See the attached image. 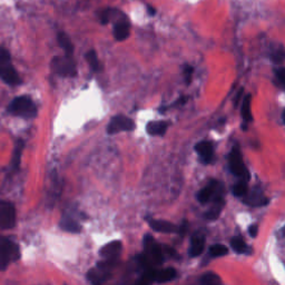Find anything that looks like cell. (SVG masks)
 I'll return each instance as SVG.
<instances>
[{
  "instance_id": "8992f818",
  "label": "cell",
  "mask_w": 285,
  "mask_h": 285,
  "mask_svg": "<svg viewBox=\"0 0 285 285\" xmlns=\"http://www.w3.org/2000/svg\"><path fill=\"white\" fill-rule=\"evenodd\" d=\"M54 70L60 76L74 77L76 75V64L70 56H59L53 59Z\"/></svg>"
},
{
  "instance_id": "f546056e",
  "label": "cell",
  "mask_w": 285,
  "mask_h": 285,
  "mask_svg": "<svg viewBox=\"0 0 285 285\" xmlns=\"http://www.w3.org/2000/svg\"><path fill=\"white\" fill-rule=\"evenodd\" d=\"M193 67L186 65L184 67V77H185V81L187 84H190L192 81V76H193Z\"/></svg>"
},
{
  "instance_id": "4316f807",
  "label": "cell",
  "mask_w": 285,
  "mask_h": 285,
  "mask_svg": "<svg viewBox=\"0 0 285 285\" xmlns=\"http://www.w3.org/2000/svg\"><path fill=\"white\" fill-rule=\"evenodd\" d=\"M209 254L212 258H221L227 254V247L222 244H215L209 248Z\"/></svg>"
},
{
  "instance_id": "7402d4cb",
  "label": "cell",
  "mask_w": 285,
  "mask_h": 285,
  "mask_svg": "<svg viewBox=\"0 0 285 285\" xmlns=\"http://www.w3.org/2000/svg\"><path fill=\"white\" fill-rule=\"evenodd\" d=\"M155 273H156V271L154 270L153 267L145 269L141 277L139 278V281L135 285H151V283L155 280Z\"/></svg>"
},
{
  "instance_id": "5bb4252c",
  "label": "cell",
  "mask_w": 285,
  "mask_h": 285,
  "mask_svg": "<svg viewBox=\"0 0 285 285\" xmlns=\"http://www.w3.org/2000/svg\"><path fill=\"white\" fill-rule=\"evenodd\" d=\"M195 151L197 152V154L199 156L202 157V159L204 161V163H210L213 159V155H214V148L213 145L210 141H201L195 146Z\"/></svg>"
},
{
  "instance_id": "ac0fdd59",
  "label": "cell",
  "mask_w": 285,
  "mask_h": 285,
  "mask_svg": "<svg viewBox=\"0 0 285 285\" xmlns=\"http://www.w3.org/2000/svg\"><path fill=\"white\" fill-rule=\"evenodd\" d=\"M60 229L69 233H78L81 232V225L75 220L68 216H64L60 221Z\"/></svg>"
},
{
  "instance_id": "836d02e7",
  "label": "cell",
  "mask_w": 285,
  "mask_h": 285,
  "mask_svg": "<svg viewBox=\"0 0 285 285\" xmlns=\"http://www.w3.org/2000/svg\"><path fill=\"white\" fill-rule=\"evenodd\" d=\"M283 122L285 123V111L283 112Z\"/></svg>"
},
{
  "instance_id": "603a6c76",
  "label": "cell",
  "mask_w": 285,
  "mask_h": 285,
  "mask_svg": "<svg viewBox=\"0 0 285 285\" xmlns=\"http://www.w3.org/2000/svg\"><path fill=\"white\" fill-rule=\"evenodd\" d=\"M231 246L237 253H248V252H251V250L248 248L246 243H245L243 239L239 238V237H234V238L231 239Z\"/></svg>"
},
{
  "instance_id": "5b68a950",
  "label": "cell",
  "mask_w": 285,
  "mask_h": 285,
  "mask_svg": "<svg viewBox=\"0 0 285 285\" xmlns=\"http://www.w3.org/2000/svg\"><path fill=\"white\" fill-rule=\"evenodd\" d=\"M229 164H230L231 172L236 175L237 177L246 182L250 180V173L247 168L245 167L242 154L237 147H234L232 150L229 156Z\"/></svg>"
},
{
  "instance_id": "44dd1931",
  "label": "cell",
  "mask_w": 285,
  "mask_h": 285,
  "mask_svg": "<svg viewBox=\"0 0 285 285\" xmlns=\"http://www.w3.org/2000/svg\"><path fill=\"white\" fill-rule=\"evenodd\" d=\"M58 43L60 47L65 50V54L67 56L73 57L74 54V46L72 44V41L69 39L65 32H59L58 33Z\"/></svg>"
},
{
  "instance_id": "4dcf8cb0",
  "label": "cell",
  "mask_w": 285,
  "mask_h": 285,
  "mask_svg": "<svg viewBox=\"0 0 285 285\" xmlns=\"http://www.w3.org/2000/svg\"><path fill=\"white\" fill-rule=\"evenodd\" d=\"M112 18V11L111 10H105L104 13L101 14L100 16V20H101V24H107L110 19Z\"/></svg>"
},
{
  "instance_id": "d6986e66",
  "label": "cell",
  "mask_w": 285,
  "mask_h": 285,
  "mask_svg": "<svg viewBox=\"0 0 285 285\" xmlns=\"http://www.w3.org/2000/svg\"><path fill=\"white\" fill-rule=\"evenodd\" d=\"M252 96L251 95H246L243 98V102H242V117L245 122H251L253 119L252 116Z\"/></svg>"
},
{
  "instance_id": "d4e9b609",
  "label": "cell",
  "mask_w": 285,
  "mask_h": 285,
  "mask_svg": "<svg viewBox=\"0 0 285 285\" xmlns=\"http://www.w3.org/2000/svg\"><path fill=\"white\" fill-rule=\"evenodd\" d=\"M202 285H221V278L214 273H207L201 278Z\"/></svg>"
},
{
  "instance_id": "7c38bea8",
  "label": "cell",
  "mask_w": 285,
  "mask_h": 285,
  "mask_svg": "<svg viewBox=\"0 0 285 285\" xmlns=\"http://www.w3.org/2000/svg\"><path fill=\"white\" fill-rule=\"evenodd\" d=\"M244 203L250 205V206H254V207H260V206H264L267 203H269V199H267L264 194L260 190H253L251 192H247L246 195L244 197Z\"/></svg>"
},
{
  "instance_id": "277c9868",
  "label": "cell",
  "mask_w": 285,
  "mask_h": 285,
  "mask_svg": "<svg viewBox=\"0 0 285 285\" xmlns=\"http://www.w3.org/2000/svg\"><path fill=\"white\" fill-rule=\"evenodd\" d=\"M116 263V261L99 262L96 267L88 272V280L93 285H101L111 275V270Z\"/></svg>"
},
{
  "instance_id": "7a4b0ae2",
  "label": "cell",
  "mask_w": 285,
  "mask_h": 285,
  "mask_svg": "<svg viewBox=\"0 0 285 285\" xmlns=\"http://www.w3.org/2000/svg\"><path fill=\"white\" fill-rule=\"evenodd\" d=\"M8 112L15 116L24 118H33L37 115V107L30 97L19 96L10 102Z\"/></svg>"
},
{
  "instance_id": "2e32d148",
  "label": "cell",
  "mask_w": 285,
  "mask_h": 285,
  "mask_svg": "<svg viewBox=\"0 0 285 285\" xmlns=\"http://www.w3.org/2000/svg\"><path fill=\"white\" fill-rule=\"evenodd\" d=\"M150 225L154 231L159 232V233H174L179 231V227L169 223V222H165V221H157V220H153L150 221Z\"/></svg>"
},
{
  "instance_id": "cb8c5ba5",
  "label": "cell",
  "mask_w": 285,
  "mask_h": 285,
  "mask_svg": "<svg viewBox=\"0 0 285 285\" xmlns=\"http://www.w3.org/2000/svg\"><path fill=\"white\" fill-rule=\"evenodd\" d=\"M248 192L247 189V182L246 181H243L241 180L234 185L233 187V193H234V195L237 197H244L246 195V193Z\"/></svg>"
},
{
  "instance_id": "9c48e42d",
  "label": "cell",
  "mask_w": 285,
  "mask_h": 285,
  "mask_svg": "<svg viewBox=\"0 0 285 285\" xmlns=\"http://www.w3.org/2000/svg\"><path fill=\"white\" fill-rule=\"evenodd\" d=\"M213 204L210 208L208 209V212L205 214V218L207 220H215L218 219L222 209H223L225 202H224V187H222V189L219 191V193L216 194L215 197L212 199Z\"/></svg>"
},
{
  "instance_id": "30bf717a",
  "label": "cell",
  "mask_w": 285,
  "mask_h": 285,
  "mask_svg": "<svg viewBox=\"0 0 285 285\" xmlns=\"http://www.w3.org/2000/svg\"><path fill=\"white\" fill-rule=\"evenodd\" d=\"M122 252V242L114 241L106 244L99 250V254L101 258L108 261H117L119 254Z\"/></svg>"
},
{
  "instance_id": "1f68e13d",
  "label": "cell",
  "mask_w": 285,
  "mask_h": 285,
  "mask_svg": "<svg viewBox=\"0 0 285 285\" xmlns=\"http://www.w3.org/2000/svg\"><path fill=\"white\" fill-rule=\"evenodd\" d=\"M248 233H250V235L252 236V237H255L256 235H258V233H259V227L256 226V225H252L248 229Z\"/></svg>"
},
{
  "instance_id": "ba28073f",
  "label": "cell",
  "mask_w": 285,
  "mask_h": 285,
  "mask_svg": "<svg viewBox=\"0 0 285 285\" xmlns=\"http://www.w3.org/2000/svg\"><path fill=\"white\" fill-rule=\"evenodd\" d=\"M134 128L135 123L132 119L123 115H117L111 119L107 126V133L113 135L119 132H130V130H134Z\"/></svg>"
},
{
  "instance_id": "52a82bcc",
  "label": "cell",
  "mask_w": 285,
  "mask_h": 285,
  "mask_svg": "<svg viewBox=\"0 0 285 285\" xmlns=\"http://www.w3.org/2000/svg\"><path fill=\"white\" fill-rule=\"evenodd\" d=\"M16 224V209L10 202L0 199V229L10 230Z\"/></svg>"
},
{
  "instance_id": "83f0119b",
  "label": "cell",
  "mask_w": 285,
  "mask_h": 285,
  "mask_svg": "<svg viewBox=\"0 0 285 285\" xmlns=\"http://www.w3.org/2000/svg\"><path fill=\"white\" fill-rule=\"evenodd\" d=\"M24 146H25L24 140H18V142H17L15 155H14V158H13V166L16 167V168L18 167L19 164H20L21 153H22V150H24Z\"/></svg>"
},
{
  "instance_id": "8fae6325",
  "label": "cell",
  "mask_w": 285,
  "mask_h": 285,
  "mask_svg": "<svg viewBox=\"0 0 285 285\" xmlns=\"http://www.w3.org/2000/svg\"><path fill=\"white\" fill-rule=\"evenodd\" d=\"M221 186H222V184H220L219 182H216V181L210 182V183L207 186H205L203 190L198 192V194H197L198 202L205 204V203H207L209 201H212L214 196L220 191Z\"/></svg>"
},
{
  "instance_id": "e0dca14e",
  "label": "cell",
  "mask_w": 285,
  "mask_h": 285,
  "mask_svg": "<svg viewBox=\"0 0 285 285\" xmlns=\"http://www.w3.org/2000/svg\"><path fill=\"white\" fill-rule=\"evenodd\" d=\"M168 124L164 121L161 122H151L147 124L146 130L147 133L152 136H163L166 133Z\"/></svg>"
},
{
  "instance_id": "484cf974",
  "label": "cell",
  "mask_w": 285,
  "mask_h": 285,
  "mask_svg": "<svg viewBox=\"0 0 285 285\" xmlns=\"http://www.w3.org/2000/svg\"><path fill=\"white\" fill-rule=\"evenodd\" d=\"M86 58L89 66L92 67V69L94 72H98L100 69V65H99V60H98V57H97L95 50H90L87 53L86 55Z\"/></svg>"
},
{
  "instance_id": "9a60e30c",
  "label": "cell",
  "mask_w": 285,
  "mask_h": 285,
  "mask_svg": "<svg viewBox=\"0 0 285 285\" xmlns=\"http://www.w3.org/2000/svg\"><path fill=\"white\" fill-rule=\"evenodd\" d=\"M205 247V237L202 234L194 235L191 241V247H190V255L192 258H196L199 256L204 251Z\"/></svg>"
},
{
  "instance_id": "6da1fadb",
  "label": "cell",
  "mask_w": 285,
  "mask_h": 285,
  "mask_svg": "<svg viewBox=\"0 0 285 285\" xmlns=\"http://www.w3.org/2000/svg\"><path fill=\"white\" fill-rule=\"evenodd\" d=\"M0 78L11 86L20 84V77L11 61L10 53L5 47H0Z\"/></svg>"
},
{
  "instance_id": "ffe728a7",
  "label": "cell",
  "mask_w": 285,
  "mask_h": 285,
  "mask_svg": "<svg viewBox=\"0 0 285 285\" xmlns=\"http://www.w3.org/2000/svg\"><path fill=\"white\" fill-rule=\"evenodd\" d=\"M176 276V271L172 267H168V269H164L162 271H156L155 273V280L158 283H165V282H169L170 280Z\"/></svg>"
},
{
  "instance_id": "e575fe53",
  "label": "cell",
  "mask_w": 285,
  "mask_h": 285,
  "mask_svg": "<svg viewBox=\"0 0 285 285\" xmlns=\"http://www.w3.org/2000/svg\"><path fill=\"white\" fill-rule=\"evenodd\" d=\"M282 235H283V236L285 235V226H284V229H283V231H282Z\"/></svg>"
},
{
  "instance_id": "f1b7e54d",
  "label": "cell",
  "mask_w": 285,
  "mask_h": 285,
  "mask_svg": "<svg viewBox=\"0 0 285 285\" xmlns=\"http://www.w3.org/2000/svg\"><path fill=\"white\" fill-rule=\"evenodd\" d=\"M276 77H277V81L281 83L282 86L285 88V67H281V68H277L276 72Z\"/></svg>"
},
{
  "instance_id": "3957f363",
  "label": "cell",
  "mask_w": 285,
  "mask_h": 285,
  "mask_svg": "<svg viewBox=\"0 0 285 285\" xmlns=\"http://www.w3.org/2000/svg\"><path fill=\"white\" fill-rule=\"evenodd\" d=\"M20 258L18 244L9 238H0V270L7 269L11 262Z\"/></svg>"
},
{
  "instance_id": "d6a6232c",
  "label": "cell",
  "mask_w": 285,
  "mask_h": 285,
  "mask_svg": "<svg viewBox=\"0 0 285 285\" xmlns=\"http://www.w3.org/2000/svg\"><path fill=\"white\" fill-rule=\"evenodd\" d=\"M148 11H150V14L153 16V15H155V10H154L153 8L151 7H148Z\"/></svg>"
},
{
  "instance_id": "4fadbf2b",
  "label": "cell",
  "mask_w": 285,
  "mask_h": 285,
  "mask_svg": "<svg viewBox=\"0 0 285 285\" xmlns=\"http://www.w3.org/2000/svg\"><path fill=\"white\" fill-rule=\"evenodd\" d=\"M129 36V21L126 18L118 19L114 25V37L118 42H124Z\"/></svg>"
}]
</instances>
